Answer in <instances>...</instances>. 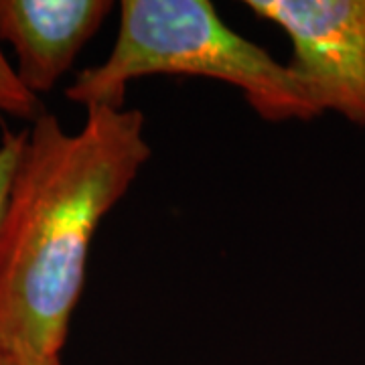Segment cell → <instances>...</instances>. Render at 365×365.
<instances>
[{
    "label": "cell",
    "mask_w": 365,
    "mask_h": 365,
    "mask_svg": "<svg viewBox=\"0 0 365 365\" xmlns=\"http://www.w3.org/2000/svg\"><path fill=\"white\" fill-rule=\"evenodd\" d=\"M26 143V130L9 132L4 134L0 143V217L9 199V191L13 185V177L19 167V160L23 155V148Z\"/></svg>",
    "instance_id": "cell-6"
},
{
    "label": "cell",
    "mask_w": 365,
    "mask_h": 365,
    "mask_svg": "<svg viewBox=\"0 0 365 365\" xmlns=\"http://www.w3.org/2000/svg\"><path fill=\"white\" fill-rule=\"evenodd\" d=\"M108 0H0V41L16 53L26 90L51 91L112 11Z\"/></svg>",
    "instance_id": "cell-4"
},
{
    "label": "cell",
    "mask_w": 365,
    "mask_h": 365,
    "mask_svg": "<svg viewBox=\"0 0 365 365\" xmlns=\"http://www.w3.org/2000/svg\"><path fill=\"white\" fill-rule=\"evenodd\" d=\"M292 45L290 73L314 110L365 126V0H248Z\"/></svg>",
    "instance_id": "cell-3"
},
{
    "label": "cell",
    "mask_w": 365,
    "mask_h": 365,
    "mask_svg": "<svg viewBox=\"0 0 365 365\" xmlns=\"http://www.w3.org/2000/svg\"><path fill=\"white\" fill-rule=\"evenodd\" d=\"M0 365H19V359H16V355L0 351Z\"/></svg>",
    "instance_id": "cell-8"
},
{
    "label": "cell",
    "mask_w": 365,
    "mask_h": 365,
    "mask_svg": "<svg viewBox=\"0 0 365 365\" xmlns=\"http://www.w3.org/2000/svg\"><path fill=\"white\" fill-rule=\"evenodd\" d=\"M19 365H61L59 355H35V353H21L16 355Z\"/></svg>",
    "instance_id": "cell-7"
},
{
    "label": "cell",
    "mask_w": 365,
    "mask_h": 365,
    "mask_svg": "<svg viewBox=\"0 0 365 365\" xmlns=\"http://www.w3.org/2000/svg\"><path fill=\"white\" fill-rule=\"evenodd\" d=\"M0 114L35 122L45 114L41 100L26 90L0 47Z\"/></svg>",
    "instance_id": "cell-5"
},
{
    "label": "cell",
    "mask_w": 365,
    "mask_h": 365,
    "mask_svg": "<svg viewBox=\"0 0 365 365\" xmlns=\"http://www.w3.org/2000/svg\"><path fill=\"white\" fill-rule=\"evenodd\" d=\"M110 55L66 90L83 104L124 108L128 83L146 76H199L230 83L268 122L319 116L307 91L260 45L237 35L205 0H124Z\"/></svg>",
    "instance_id": "cell-2"
},
{
    "label": "cell",
    "mask_w": 365,
    "mask_h": 365,
    "mask_svg": "<svg viewBox=\"0 0 365 365\" xmlns=\"http://www.w3.org/2000/svg\"><path fill=\"white\" fill-rule=\"evenodd\" d=\"M148 157L138 110L91 106L79 132L33 122L0 217V351L61 353L91 240Z\"/></svg>",
    "instance_id": "cell-1"
}]
</instances>
